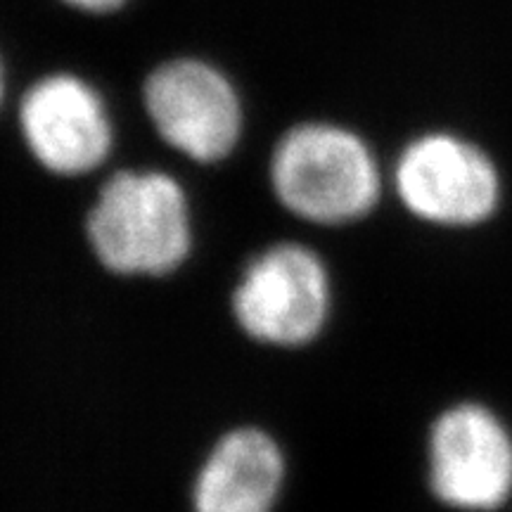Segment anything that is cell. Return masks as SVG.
Returning a JSON list of instances; mask_svg holds the SVG:
<instances>
[{
  "mask_svg": "<svg viewBox=\"0 0 512 512\" xmlns=\"http://www.w3.org/2000/svg\"><path fill=\"white\" fill-rule=\"evenodd\" d=\"M88 240L100 264L121 275H164L190 252L185 192L162 171H119L88 214Z\"/></svg>",
  "mask_w": 512,
  "mask_h": 512,
  "instance_id": "obj_1",
  "label": "cell"
},
{
  "mask_svg": "<svg viewBox=\"0 0 512 512\" xmlns=\"http://www.w3.org/2000/svg\"><path fill=\"white\" fill-rule=\"evenodd\" d=\"M271 185L285 209L320 226L358 221L377 204L380 171L356 133L311 121L290 128L271 157Z\"/></svg>",
  "mask_w": 512,
  "mask_h": 512,
  "instance_id": "obj_2",
  "label": "cell"
},
{
  "mask_svg": "<svg viewBox=\"0 0 512 512\" xmlns=\"http://www.w3.org/2000/svg\"><path fill=\"white\" fill-rule=\"evenodd\" d=\"M143 100L164 143L195 162H221L242 136L238 91L221 69L197 57L159 64L145 79Z\"/></svg>",
  "mask_w": 512,
  "mask_h": 512,
  "instance_id": "obj_3",
  "label": "cell"
},
{
  "mask_svg": "<svg viewBox=\"0 0 512 512\" xmlns=\"http://www.w3.org/2000/svg\"><path fill=\"white\" fill-rule=\"evenodd\" d=\"M330 278L323 261L302 245H275L259 254L233 294L240 328L275 347H302L323 330Z\"/></svg>",
  "mask_w": 512,
  "mask_h": 512,
  "instance_id": "obj_4",
  "label": "cell"
},
{
  "mask_svg": "<svg viewBox=\"0 0 512 512\" xmlns=\"http://www.w3.org/2000/svg\"><path fill=\"white\" fill-rule=\"evenodd\" d=\"M394 183L406 209L437 226H477L501 200L496 164L451 133L415 138L396 162Z\"/></svg>",
  "mask_w": 512,
  "mask_h": 512,
  "instance_id": "obj_5",
  "label": "cell"
},
{
  "mask_svg": "<svg viewBox=\"0 0 512 512\" xmlns=\"http://www.w3.org/2000/svg\"><path fill=\"white\" fill-rule=\"evenodd\" d=\"M430 484L451 508L491 512L512 496V437L479 403H458L434 422Z\"/></svg>",
  "mask_w": 512,
  "mask_h": 512,
  "instance_id": "obj_6",
  "label": "cell"
},
{
  "mask_svg": "<svg viewBox=\"0 0 512 512\" xmlns=\"http://www.w3.org/2000/svg\"><path fill=\"white\" fill-rule=\"evenodd\" d=\"M24 143L43 169L81 176L110 157L114 131L100 93L76 74H48L19 105Z\"/></svg>",
  "mask_w": 512,
  "mask_h": 512,
  "instance_id": "obj_7",
  "label": "cell"
},
{
  "mask_svg": "<svg viewBox=\"0 0 512 512\" xmlns=\"http://www.w3.org/2000/svg\"><path fill=\"white\" fill-rule=\"evenodd\" d=\"M285 460L254 427L228 432L204 460L195 482V512H271L283 489Z\"/></svg>",
  "mask_w": 512,
  "mask_h": 512,
  "instance_id": "obj_8",
  "label": "cell"
},
{
  "mask_svg": "<svg viewBox=\"0 0 512 512\" xmlns=\"http://www.w3.org/2000/svg\"><path fill=\"white\" fill-rule=\"evenodd\" d=\"M69 8L88 12V15H112L124 8L128 0H62Z\"/></svg>",
  "mask_w": 512,
  "mask_h": 512,
  "instance_id": "obj_9",
  "label": "cell"
},
{
  "mask_svg": "<svg viewBox=\"0 0 512 512\" xmlns=\"http://www.w3.org/2000/svg\"><path fill=\"white\" fill-rule=\"evenodd\" d=\"M3 93H5V74H3V62H0V102H3Z\"/></svg>",
  "mask_w": 512,
  "mask_h": 512,
  "instance_id": "obj_10",
  "label": "cell"
}]
</instances>
